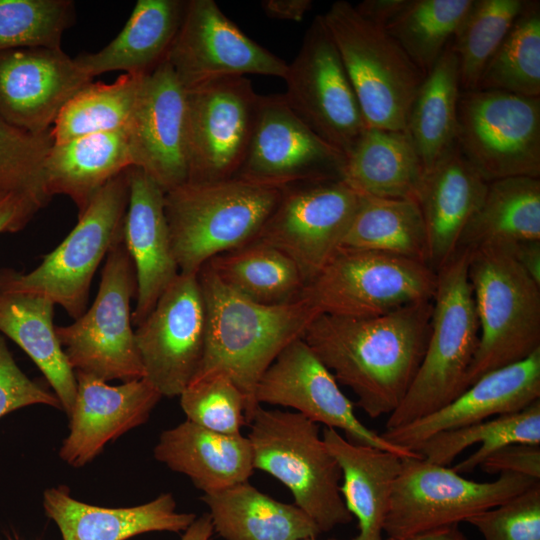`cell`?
<instances>
[{
    "label": "cell",
    "mask_w": 540,
    "mask_h": 540,
    "mask_svg": "<svg viewBox=\"0 0 540 540\" xmlns=\"http://www.w3.org/2000/svg\"><path fill=\"white\" fill-rule=\"evenodd\" d=\"M431 316L432 300L368 318L319 315L302 339L352 390L356 405L378 418L390 415L407 393L425 353Z\"/></svg>",
    "instance_id": "obj_1"
},
{
    "label": "cell",
    "mask_w": 540,
    "mask_h": 540,
    "mask_svg": "<svg viewBox=\"0 0 540 540\" xmlns=\"http://www.w3.org/2000/svg\"><path fill=\"white\" fill-rule=\"evenodd\" d=\"M206 315L203 358L195 377L227 375L242 392L247 425L259 406L255 393L268 367L319 316L303 298L256 303L224 285L205 264L198 272Z\"/></svg>",
    "instance_id": "obj_2"
},
{
    "label": "cell",
    "mask_w": 540,
    "mask_h": 540,
    "mask_svg": "<svg viewBox=\"0 0 540 540\" xmlns=\"http://www.w3.org/2000/svg\"><path fill=\"white\" fill-rule=\"evenodd\" d=\"M282 187L234 177L184 184L165 193V214L180 273L198 274L212 258L252 242Z\"/></svg>",
    "instance_id": "obj_3"
},
{
    "label": "cell",
    "mask_w": 540,
    "mask_h": 540,
    "mask_svg": "<svg viewBox=\"0 0 540 540\" xmlns=\"http://www.w3.org/2000/svg\"><path fill=\"white\" fill-rule=\"evenodd\" d=\"M468 261L469 249L459 248L437 271L425 353L403 400L388 415L385 429L425 417L467 389L479 340Z\"/></svg>",
    "instance_id": "obj_4"
},
{
    "label": "cell",
    "mask_w": 540,
    "mask_h": 540,
    "mask_svg": "<svg viewBox=\"0 0 540 540\" xmlns=\"http://www.w3.org/2000/svg\"><path fill=\"white\" fill-rule=\"evenodd\" d=\"M468 279L479 340L467 388L484 374L540 349V285L520 266L508 245L469 249Z\"/></svg>",
    "instance_id": "obj_5"
},
{
    "label": "cell",
    "mask_w": 540,
    "mask_h": 540,
    "mask_svg": "<svg viewBox=\"0 0 540 540\" xmlns=\"http://www.w3.org/2000/svg\"><path fill=\"white\" fill-rule=\"evenodd\" d=\"M254 470L276 478L322 532L352 521L340 493L341 470L319 424L297 412L259 405L248 423Z\"/></svg>",
    "instance_id": "obj_6"
},
{
    "label": "cell",
    "mask_w": 540,
    "mask_h": 540,
    "mask_svg": "<svg viewBox=\"0 0 540 540\" xmlns=\"http://www.w3.org/2000/svg\"><path fill=\"white\" fill-rule=\"evenodd\" d=\"M128 200L125 170L100 189L72 231L36 268L26 274L2 269L0 290L44 296L78 319L86 311L99 264L123 242Z\"/></svg>",
    "instance_id": "obj_7"
},
{
    "label": "cell",
    "mask_w": 540,
    "mask_h": 540,
    "mask_svg": "<svg viewBox=\"0 0 540 540\" xmlns=\"http://www.w3.org/2000/svg\"><path fill=\"white\" fill-rule=\"evenodd\" d=\"M368 127L406 131L409 111L425 74L388 32L351 3H332L322 14Z\"/></svg>",
    "instance_id": "obj_8"
},
{
    "label": "cell",
    "mask_w": 540,
    "mask_h": 540,
    "mask_svg": "<svg viewBox=\"0 0 540 540\" xmlns=\"http://www.w3.org/2000/svg\"><path fill=\"white\" fill-rule=\"evenodd\" d=\"M436 281L426 263L341 246L299 297L319 315L368 318L431 301Z\"/></svg>",
    "instance_id": "obj_9"
},
{
    "label": "cell",
    "mask_w": 540,
    "mask_h": 540,
    "mask_svg": "<svg viewBox=\"0 0 540 540\" xmlns=\"http://www.w3.org/2000/svg\"><path fill=\"white\" fill-rule=\"evenodd\" d=\"M137 281L124 242L107 254L92 306L70 325L55 326L56 335L74 372L103 381L144 378L132 329L131 299Z\"/></svg>",
    "instance_id": "obj_10"
},
{
    "label": "cell",
    "mask_w": 540,
    "mask_h": 540,
    "mask_svg": "<svg viewBox=\"0 0 540 540\" xmlns=\"http://www.w3.org/2000/svg\"><path fill=\"white\" fill-rule=\"evenodd\" d=\"M538 482L514 473L498 475L490 482H477L421 456L402 457L383 532L386 538H401L458 525Z\"/></svg>",
    "instance_id": "obj_11"
},
{
    "label": "cell",
    "mask_w": 540,
    "mask_h": 540,
    "mask_svg": "<svg viewBox=\"0 0 540 540\" xmlns=\"http://www.w3.org/2000/svg\"><path fill=\"white\" fill-rule=\"evenodd\" d=\"M456 146L486 182L540 176V98L462 91Z\"/></svg>",
    "instance_id": "obj_12"
},
{
    "label": "cell",
    "mask_w": 540,
    "mask_h": 540,
    "mask_svg": "<svg viewBox=\"0 0 540 540\" xmlns=\"http://www.w3.org/2000/svg\"><path fill=\"white\" fill-rule=\"evenodd\" d=\"M283 80L288 106L346 158L368 125L322 14L308 27Z\"/></svg>",
    "instance_id": "obj_13"
},
{
    "label": "cell",
    "mask_w": 540,
    "mask_h": 540,
    "mask_svg": "<svg viewBox=\"0 0 540 540\" xmlns=\"http://www.w3.org/2000/svg\"><path fill=\"white\" fill-rule=\"evenodd\" d=\"M187 182L236 177L255 129L262 95L246 76L186 90Z\"/></svg>",
    "instance_id": "obj_14"
},
{
    "label": "cell",
    "mask_w": 540,
    "mask_h": 540,
    "mask_svg": "<svg viewBox=\"0 0 540 540\" xmlns=\"http://www.w3.org/2000/svg\"><path fill=\"white\" fill-rule=\"evenodd\" d=\"M358 201L359 194L339 178L286 186L254 240L289 257L305 286L342 246Z\"/></svg>",
    "instance_id": "obj_15"
},
{
    "label": "cell",
    "mask_w": 540,
    "mask_h": 540,
    "mask_svg": "<svg viewBox=\"0 0 540 540\" xmlns=\"http://www.w3.org/2000/svg\"><path fill=\"white\" fill-rule=\"evenodd\" d=\"M134 334L144 378L162 396H179L197 374L205 349L198 274L179 273Z\"/></svg>",
    "instance_id": "obj_16"
},
{
    "label": "cell",
    "mask_w": 540,
    "mask_h": 540,
    "mask_svg": "<svg viewBox=\"0 0 540 540\" xmlns=\"http://www.w3.org/2000/svg\"><path fill=\"white\" fill-rule=\"evenodd\" d=\"M166 60L186 90L227 77L282 78L283 59L249 38L214 0H188Z\"/></svg>",
    "instance_id": "obj_17"
},
{
    "label": "cell",
    "mask_w": 540,
    "mask_h": 540,
    "mask_svg": "<svg viewBox=\"0 0 540 540\" xmlns=\"http://www.w3.org/2000/svg\"><path fill=\"white\" fill-rule=\"evenodd\" d=\"M259 405L289 407L326 428L342 431L355 444L375 447L401 457L420 456L397 447L366 427L339 383L302 338L286 346L260 378Z\"/></svg>",
    "instance_id": "obj_18"
},
{
    "label": "cell",
    "mask_w": 540,
    "mask_h": 540,
    "mask_svg": "<svg viewBox=\"0 0 540 540\" xmlns=\"http://www.w3.org/2000/svg\"><path fill=\"white\" fill-rule=\"evenodd\" d=\"M345 156L312 131L282 94L262 96L245 160L236 177L286 187L342 179Z\"/></svg>",
    "instance_id": "obj_19"
},
{
    "label": "cell",
    "mask_w": 540,
    "mask_h": 540,
    "mask_svg": "<svg viewBox=\"0 0 540 540\" xmlns=\"http://www.w3.org/2000/svg\"><path fill=\"white\" fill-rule=\"evenodd\" d=\"M186 96L167 60L144 75L128 124L132 166L166 193L188 179Z\"/></svg>",
    "instance_id": "obj_20"
},
{
    "label": "cell",
    "mask_w": 540,
    "mask_h": 540,
    "mask_svg": "<svg viewBox=\"0 0 540 540\" xmlns=\"http://www.w3.org/2000/svg\"><path fill=\"white\" fill-rule=\"evenodd\" d=\"M92 82L59 48L0 52V117L32 133L51 129L66 103Z\"/></svg>",
    "instance_id": "obj_21"
},
{
    "label": "cell",
    "mask_w": 540,
    "mask_h": 540,
    "mask_svg": "<svg viewBox=\"0 0 540 540\" xmlns=\"http://www.w3.org/2000/svg\"><path fill=\"white\" fill-rule=\"evenodd\" d=\"M540 399V349L527 358L492 370L437 411L385 429L389 443L413 451L431 436L520 411Z\"/></svg>",
    "instance_id": "obj_22"
},
{
    "label": "cell",
    "mask_w": 540,
    "mask_h": 540,
    "mask_svg": "<svg viewBox=\"0 0 540 540\" xmlns=\"http://www.w3.org/2000/svg\"><path fill=\"white\" fill-rule=\"evenodd\" d=\"M75 376L70 431L59 456L68 465L81 467L108 442L146 422L162 395L145 378L112 386L89 374L75 372Z\"/></svg>",
    "instance_id": "obj_23"
},
{
    "label": "cell",
    "mask_w": 540,
    "mask_h": 540,
    "mask_svg": "<svg viewBox=\"0 0 540 540\" xmlns=\"http://www.w3.org/2000/svg\"><path fill=\"white\" fill-rule=\"evenodd\" d=\"M129 200L123 242L136 273V305L132 324L140 325L167 287L179 275L165 214V192L144 171L126 169Z\"/></svg>",
    "instance_id": "obj_24"
},
{
    "label": "cell",
    "mask_w": 540,
    "mask_h": 540,
    "mask_svg": "<svg viewBox=\"0 0 540 540\" xmlns=\"http://www.w3.org/2000/svg\"><path fill=\"white\" fill-rule=\"evenodd\" d=\"M487 185L456 144L424 172L417 202L426 229L428 265L436 273L458 250Z\"/></svg>",
    "instance_id": "obj_25"
},
{
    "label": "cell",
    "mask_w": 540,
    "mask_h": 540,
    "mask_svg": "<svg viewBox=\"0 0 540 540\" xmlns=\"http://www.w3.org/2000/svg\"><path fill=\"white\" fill-rule=\"evenodd\" d=\"M43 508L63 540H127L147 532H184L197 517L178 512L170 493L133 507L107 508L74 499L63 486L45 490Z\"/></svg>",
    "instance_id": "obj_26"
},
{
    "label": "cell",
    "mask_w": 540,
    "mask_h": 540,
    "mask_svg": "<svg viewBox=\"0 0 540 540\" xmlns=\"http://www.w3.org/2000/svg\"><path fill=\"white\" fill-rule=\"evenodd\" d=\"M154 457L186 475L203 494L246 482L254 472L247 437L211 431L188 420L161 433Z\"/></svg>",
    "instance_id": "obj_27"
},
{
    "label": "cell",
    "mask_w": 540,
    "mask_h": 540,
    "mask_svg": "<svg viewBox=\"0 0 540 540\" xmlns=\"http://www.w3.org/2000/svg\"><path fill=\"white\" fill-rule=\"evenodd\" d=\"M321 433L341 470L344 504L357 519L358 533L351 540H384L383 527L402 457L355 444L335 429L325 427Z\"/></svg>",
    "instance_id": "obj_28"
},
{
    "label": "cell",
    "mask_w": 540,
    "mask_h": 540,
    "mask_svg": "<svg viewBox=\"0 0 540 540\" xmlns=\"http://www.w3.org/2000/svg\"><path fill=\"white\" fill-rule=\"evenodd\" d=\"M132 166L128 126L52 145L42 166L47 198L66 195L80 215L111 179Z\"/></svg>",
    "instance_id": "obj_29"
},
{
    "label": "cell",
    "mask_w": 540,
    "mask_h": 540,
    "mask_svg": "<svg viewBox=\"0 0 540 540\" xmlns=\"http://www.w3.org/2000/svg\"><path fill=\"white\" fill-rule=\"evenodd\" d=\"M187 1L138 0L120 33L75 62L91 79L112 71L146 75L166 60L180 28Z\"/></svg>",
    "instance_id": "obj_30"
},
{
    "label": "cell",
    "mask_w": 540,
    "mask_h": 540,
    "mask_svg": "<svg viewBox=\"0 0 540 540\" xmlns=\"http://www.w3.org/2000/svg\"><path fill=\"white\" fill-rule=\"evenodd\" d=\"M213 531L224 540H299L321 531L295 504L278 501L248 481L203 494Z\"/></svg>",
    "instance_id": "obj_31"
},
{
    "label": "cell",
    "mask_w": 540,
    "mask_h": 540,
    "mask_svg": "<svg viewBox=\"0 0 540 540\" xmlns=\"http://www.w3.org/2000/svg\"><path fill=\"white\" fill-rule=\"evenodd\" d=\"M54 306L44 296L0 290V333L32 359L69 416L77 381L56 335Z\"/></svg>",
    "instance_id": "obj_32"
},
{
    "label": "cell",
    "mask_w": 540,
    "mask_h": 540,
    "mask_svg": "<svg viewBox=\"0 0 540 540\" xmlns=\"http://www.w3.org/2000/svg\"><path fill=\"white\" fill-rule=\"evenodd\" d=\"M423 176L406 131L368 127L345 158L342 179L359 194L417 201Z\"/></svg>",
    "instance_id": "obj_33"
},
{
    "label": "cell",
    "mask_w": 540,
    "mask_h": 540,
    "mask_svg": "<svg viewBox=\"0 0 540 540\" xmlns=\"http://www.w3.org/2000/svg\"><path fill=\"white\" fill-rule=\"evenodd\" d=\"M461 92L459 64L451 41L425 74L407 119L406 132L424 172L456 144Z\"/></svg>",
    "instance_id": "obj_34"
},
{
    "label": "cell",
    "mask_w": 540,
    "mask_h": 540,
    "mask_svg": "<svg viewBox=\"0 0 540 540\" xmlns=\"http://www.w3.org/2000/svg\"><path fill=\"white\" fill-rule=\"evenodd\" d=\"M524 241H540V179L521 176L489 182L459 248Z\"/></svg>",
    "instance_id": "obj_35"
},
{
    "label": "cell",
    "mask_w": 540,
    "mask_h": 540,
    "mask_svg": "<svg viewBox=\"0 0 540 540\" xmlns=\"http://www.w3.org/2000/svg\"><path fill=\"white\" fill-rule=\"evenodd\" d=\"M342 246L386 253L428 265L426 229L414 199L359 194Z\"/></svg>",
    "instance_id": "obj_36"
},
{
    "label": "cell",
    "mask_w": 540,
    "mask_h": 540,
    "mask_svg": "<svg viewBox=\"0 0 540 540\" xmlns=\"http://www.w3.org/2000/svg\"><path fill=\"white\" fill-rule=\"evenodd\" d=\"M477 443L481 446L452 468L456 473L473 472L489 455L506 445L540 444V399L517 412L437 433L414 452L428 462L448 466L466 448Z\"/></svg>",
    "instance_id": "obj_37"
},
{
    "label": "cell",
    "mask_w": 540,
    "mask_h": 540,
    "mask_svg": "<svg viewBox=\"0 0 540 540\" xmlns=\"http://www.w3.org/2000/svg\"><path fill=\"white\" fill-rule=\"evenodd\" d=\"M227 287L260 304L281 305L304 287L295 263L281 251L253 240L206 263Z\"/></svg>",
    "instance_id": "obj_38"
},
{
    "label": "cell",
    "mask_w": 540,
    "mask_h": 540,
    "mask_svg": "<svg viewBox=\"0 0 540 540\" xmlns=\"http://www.w3.org/2000/svg\"><path fill=\"white\" fill-rule=\"evenodd\" d=\"M144 75L122 74L113 83L90 82L62 108L50 129L54 144L128 126Z\"/></svg>",
    "instance_id": "obj_39"
},
{
    "label": "cell",
    "mask_w": 540,
    "mask_h": 540,
    "mask_svg": "<svg viewBox=\"0 0 540 540\" xmlns=\"http://www.w3.org/2000/svg\"><path fill=\"white\" fill-rule=\"evenodd\" d=\"M475 90L540 95V3L527 1L485 66Z\"/></svg>",
    "instance_id": "obj_40"
},
{
    "label": "cell",
    "mask_w": 540,
    "mask_h": 540,
    "mask_svg": "<svg viewBox=\"0 0 540 540\" xmlns=\"http://www.w3.org/2000/svg\"><path fill=\"white\" fill-rule=\"evenodd\" d=\"M474 0H407L384 28L426 74L452 41Z\"/></svg>",
    "instance_id": "obj_41"
},
{
    "label": "cell",
    "mask_w": 540,
    "mask_h": 540,
    "mask_svg": "<svg viewBox=\"0 0 540 540\" xmlns=\"http://www.w3.org/2000/svg\"><path fill=\"white\" fill-rule=\"evenodd\" d=\"M525 0H474L452 39L462 91L477 88L480 76L520 14Z\"/></svg>",
    "instance_id": "obj_42"
},
{
    "label": "cell",
    "mask_w": 540,
    "mask_h": 540,
    "mask_svg": "<svg viewBox=\"0 0 540 540\" xmlns=\"http://www.w3.org/2000/svg\"><path fill=\"white\" fill-rule=\"evenodd\" d=\"M75 21L69 0H0V52L21 48H59Z\"/></svg>",
    "instance_id": "obj_43"
},
{
    "label": "cell",
    "mask_w": 540,
    "mask_h": 540,
    "mask_svg": "<svg viewBox=\"0 0 540 540\" xmlns=\"http://www.w3.org/2000/svg\"><path fill=\"white\" fill-rule=\"evenodd\" d=\"M52 145L50 130L32 133L0 117V195H26L43 208L50 200L43 190L42 166Z\"/></svg>",
    "instance_id": "obj_44"
},
{
    "label": "cell",
    "mask_w": 540,
    "mask_h": 540,
    "mask_svg": "<svg viewBox=\"0 0 540 540\" xmlns=\"http://www.w3.org/2000/svg\"><path fill=\"white\" fill-rule=\"evenodd\" d=\"M186 420L222 434H240L247 425L245 398L225 374L214 373L190 382L179 395Z\"/></svg>",
    "instance_id": "obj_45"
},
{
    "label": "cell",
    "mask_w": 540,
    "mask_h": 540,
    "mask_svg": "<svg viewBox=\"0 0 540 540\" xmlns=\"http://www.w3.org/2000/svg\"><path fill=\"white\" fill-rule=\"evenodd\" d=\"M467 523L484 540H540V482Z\"/></svg>",
    "instance_id": "obj_46"
},
{
    "label": "cell",
    "mask_w": 540,
    "mask_h": 540,
    "mask_svg": "<svg viewBox=\"0 0 540 540\" xmlns=\"http://www.w3.org/2000/svg\"><path fill=\"white\" fill-rule=\"evenodd\" d=\"M36 404L62 409L53 392L31 380L18 367L0 333V418L17 409Z\"/></svg>",
    "instance_id": "obj_47"
},
{
    "label": "cell",
    "mask_w": 540,
    "mask_h": 540,
    "mask_svg": "<svg viewBox=\"0 0 540 540\" xmlns=\"http://www.w3.org/2000/svg\"><path fill=\"white\" fill-rule=\"evenodd\" d=\"M478 468L491 475L514 473L540 480V444L506 445L489 455Z\"/></svg>",
    "instance_id": "obj_48"
},
{
    "label": "cell",
    "mask_w": 540,
    "mask_h": 540,
    "mask_svg": "<svg viewBox=\"0 0 540 540\" xmlns=\"http://www.w3.org/2000/svg\"><path fill=\"white\" fill-rule=\"evenodd\" d=\"M42 207L33 199L18 193L0 195V234L23 229Z\"/></svg>",
    "instance_id": "obj_49"
},
{
    "label": "cell",
    "mask_w": 540,
    "mask_h": 540,
    "mask_svg": "<svg viewBox=\"0 0 540 540\" xmlns=\"http://www.w3.org/2000/svg\"><path fill=\"white\" fill-rule=\"evenodd\" d=\"M407 0H364L354 5L356 11L369 22L385 28L401 11Z\"/></svg>",
    "instance_id": "obj_50"
},
{
    "label": "cell",
    "mask_w": 540,
    "mask_h": 540,
    "mask_svg": "<svg viewBox=\"0 0 540 540\" xmlns=\"http://www.w3.org/2000/svg\"><path fill=\"white\" fill-rule=\"evenodd\" d=\"M260 6L272 19L300 22L312 9L311 0H263Z\"/></svg>",
    "instance_id": "obj_51"
},
{
    "label": "cell",
    "mask_w": 540,
    "mask_h": 540,
    "mask_svg": "<svg viewBox=\"0 0 540 540\" xmlns=\"http://www.w3.org/2000/svg\"><path fill=\"white\" fill-rule=\"evenodd\" d=\"M508 246L520 266L540 285V241H524Z\"/></svg>",
    "instance_id": "obj_52"
},
{
    "label": "cell",
    "mask_w": 540,
    "mask_h": 540,
    "mask_svg": "<svg viewBox=\"0 0 540 540\" xmlns=\"http://www.w3.org/2000/svg\"><path fill=\"white\" fill-rule=\"evenodd\" d=\"M384 540H469L458 528V525H451L436 528L421 533L409 535L401 538H385Z\"/></svg>",
    "instance_id": "obj_53"
},
{
    "label": "cell",
    "mask_w": 540,
    "mask_h": 540,
    "mask_svg": "<svg viewBox=\"0 0 540 540\" xmlns=\"http://www.w3.org/2000/svg\"><path fill=\"white\" fill-rule=\"evenodd\" d=\"M213 526L208 513H204L193 521L183 532L181 540H210L213 535Z\"/></svg>",
    "instance_id": "obj_54"
},
{
    "label": "cell",
    "mask_w": 540,
    "mask_h": 540,
    "mask_svg": "<svg viewBox=\"0 0 540 540\" xmlns=\"http://www.w3.org/2000/svg\"><path fill=\"white\" fill-rule=\"evenodd\" d=\"M299 540H318L317 538H304V539H299Z\"/></svg>",
    "instance_id": "obj_55"
},
{
    "label": "cell",
    "mask_w": 540,
    "mask_h": 540,
    "mask_svg": "<svg viewBox=\"0 0 540 540\" xmlns=\"http://www.w3.org/2000/svg\"><path fill=\"white\" fill-rule=\"evenodd\" d=\"M327 540H337V539H334V538H330V539H327Z\"/></svg>",
    "instance_id": "obj_56"
}]
</instances>
